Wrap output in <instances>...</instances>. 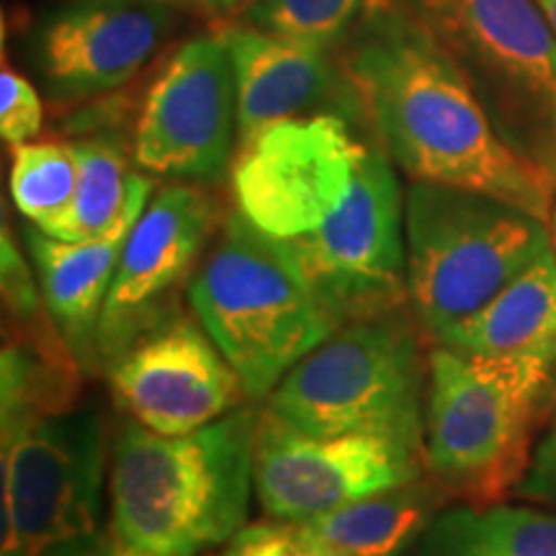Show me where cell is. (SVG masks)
I'll return each instance as SVG.
<instances>
[{
	"label": "cell",
	"mask_w": 556,
	"mask_h": 556,
	"mask_svg": "<svg viewBox=\"0 0 556 556\" xmlns=\"http://www.w3.org/2000/svg\"><path fill=\"white\" fill-rule=\"evenodd\" d=\"M3 556H114L103 523L106 420L96 402L58 413H0Z\"/></svg>",
	"instance_id": "cell-7"
},
{
	"label": "cell",
	"mask_w": 556,
	"mask_h": 556,
	"mask_svg": "<svg viewBox=\"0 0 556 556\" xmlns=\"http://www.w3.org/2000/svg\"><path fill=\"white\" fill-rule=\"evenodd\" d=\"M368 144L361 127L338 114L270 124L238 148L235 208L270 238H302L348 199Z\"/></svg>",
	"instance_id": "cell-10"
},
{
	"label": "cell",
	"mask_w": 556,
	"mask_h": 556,
	"mask_svg": "<svg viewBox=\"0 0 556 556\" xmlns=\"http://www.w3.org/2000/svg\"><path fill=\"white\" fill-rule=\"evenodd\" d=\"M258 422L255 402L186 435H160L127 417L109 458L116 546L150 556H201L225 546L248 526Z\"/></svg>",
	"instance_id": "cell-2"
},
{
	"label": "cell",
	"mask_w": 556,
	"mask_h": 556,
	"mask_svg": "<svg viewBox=\"0 0 556 556\" xmlns=\"http://www.w3.org/2000/svg\"><path fill=\"white\" fill-rule=\"evenodd\" d=\"M287 242L336 328L409 304L405 191L379 144H368L338 212Z\"/></svg>",
	"instance_id": "cell-9"
},
{
	"label": "cell",
	"mask_w": 556,
	"mask_h": 556,
	"mask_svg": "<svg viewBox=\"0 0 556 556\" xmlns=\"http://www.w3.org/2000/svg\"><path fill=\"white\" fill-rule=\"evenodd\" d=\"M462 70L503 142L556 189V37L533 0H400Z\"/></svg>",
	"instance_id": "cell-8"
},
{
	"label": "cell",
	"mask_w": 556,
	"mask_h": 556,
	"mask_svg": "<svg viewBox=\"0 0 556 556\" xmlns=\"http://www.w3.org/2000/svg\"><path fill=\"white\" fill-rule=\"evenodd\" d=\"M219 37L238 83V148L270 124L312 114H338L368 129L364 103L332 52L270 37L240 21Z\"/></svg>",
	"instance_id": "cell-16"
},
{
	"label": "cell",
	"mask_w": 556,
	"mask_h": 556,
	"mask_svg": "<svg viewBox=\"0 0 556 556\" xmlns=\"http://www.w3.org/2000/svg\"><path fill=\"white\" fill-rule=\"evenodd\" d=\"M73 148L80 165L78 191L65 217L45 232L65 242L106 235L127 212L137 180V170H129L127 152L114 139H80Z\"/></svg>",
	"instance_id": "cell-21"
},
{
	"label": "cell",
	"mask_w": 556,
	"mask_h": 556,
	"mask_svg": "<svg viewBox=\"0 0 556 556\" xmlns=\"http://www.w3.org/2000/svg\"><path fill=\"white\" fill-rule=\"evenodd\" d=\"M219 206L193 184L165 186L124 242L99 323L101 371L124 348L180 315V296L219 232Z\"/></svg>",
	"instance_id": "cell-12"
},
{
	"label": "cell",
	"mask_w": 556,
	"mask_h": 556,
	"mask_svg": "<svg viewBox=\"0 0 556 556\" xmlns=\"http://www.w3.org/2000/svg\"><path fill=\"white\" fill-rule=\"evenodd\" d=\"M479 356L536 358L556 366V250L513 278L475 315L435 340Z\"/></svg>",
	"instance_id": "cell-18"
},
{
	"label": "cell",
	"mask_w": 556,
	"mask_h": 556,
	"mask_svg": "<svg viewBox=\"0 0 556 556\" xmlns=\"http://www.w3.org/2000/svg\"><path fill=\"white\" fill-rule=\"evenodd\" d=\"M516 495L556 507V417L552 428L539 441V446L533 448L531 467H528Z\"/></svg>",
	"instance_id": "cell-26"
},
{
	"label": "cell",
	"mask_w": 556,
	"mask_h": 556,
	"mask_svg": "<svg viewBox=\"0 0 556 556\" xmlns=\"http://www.w3.org/2000/svg\"><path fill=\"white\" fill-rule=\"evenodd\" d=\"M405 245L409 309L428 343H435L554 250V235L546 219L503 199L409 184Z\"/></svg>",
	"instance_id": "cell-6"
},
{
	"label": "cell",
	"mask_w": 556,
	"mask_h": 556,
	"mask_svg": "<svg viewBox=\"0 0 556 556\" xmlns=\"http://www.w3.org/2000/svg\"><path fill=\"white\" fill-rule=\"evenodd\" d=\"M73 142H26L13 148L11 199L29 225L47 232L65 217L78 191Z\"/></svg>",
	"instance_id": "cell-22"
},
{
	"label": "cell",
	"mask_w": 556,
	"mask_h": 556,
	"mask_svg": "<svg viewBox=\"0 0 556 556\" xmlns=\"http://www.w3.org/2000/svg\"><path fill=\"white\" fill-rule=\"evenodd\" d=\"M371 0H248L240 24L270 37L336 52L356 29Z\"/></svg>",
	"instance_id": "cell-23"
},
{
	"label": "cell",
	"mask_w": 556,
	"mask_h": 556,
	"mask_svg": "<svg viewBox=\"0 0 556 556\" xmlns=\"http://www.w3.org/2000/svg\"><path fill=\"white\" fill-rule=\"evenodd\" d=\"M150 193L152 176L137 173L127 212L101 238L65 242L50 238L34 225L24 229V242L37 268L47 312L88 377L101 371L99 323L103 304L114 281L116 263L122 258L124 242L131 227L137 225L139 214L148 206Z\"/></svg>",
	"instance_id": "cell-17"
},
{
	"label": "cell",
	"mask_w": 556,
	"mask_h": 556,
	"mask_svg": "<svg viewBox=\"0 0 556 556\" xmlns=\"http://www.w3.org/2000/svg\"><path fill=\"white\" fill-rule=\"evenodd\" d=\"M533 3H536L539 11L544 13L548 29H552L554 37H556V0H533Z\"/></svg>",
	"instance_id": "cell-27"
},
{
	"label": "cell",
	"mask_w": 556,
	"mask_h": 556,
	"mask_svg": "<svg viewBox=\"0 0 556 556\" xmlns=\"http://www.w3.org/2000/svg\"><path fill=\"white\" fill-rule=\"evenodd\" d=\"M114 556H150V554H139V552H127V548L116 546V554Z\"/></svg>",
	"instance_id": "cell-29"
},
{
	"label": "cell",
	"mask_w": 556,
	"mask_h": 556,
	"mask_svg": "<svg viewBox=\"0 0 556 556\" xmlns=\"http://www.w3.org/2000/svg\"><path fill=\"white\" fill-rule=\"evenodd\" d=\"M197 3H208V5H232V3H240V0H197Z\"/></svg>",
	"instance_id": "cell-28"
},
{
	"label": "cell",
	"mask_w": 556,
	"mask_h": 556,
	"mask_svg": "<svg viewBox=\"0 0 556 556\" xmlns=\"http://www.w3.org/2000/svg\"><path fill=\"white\" fill-rule=\"evenodd\" d=\"M41 122H45V106H41L39 90L29 78L5 65L0 73V135H3V142L13 148L31 142L41 131Z\"/></svg>",
	"instance_id": "cell-25"
},
{
	"label": "cell",
	"mask_w": 556,
	"mask_h": 556,
	"mask_svg": "<svg viewBox=\"0 0 556 556\" xmlns=\"http://www.w3.org/2000/svg\"><path fill=\"white\" fill-rule=\"evenodd\" d=\"M193 317L245 387L263 402L309 351L336 332L287 240H276L238 208L189 283Z\"/></svg>",
	"instance_id": "cell-4"
},
{
	"label": "cell",
	"mask_w": 556,
	"mask_h": 556,
	"mask_svg": "<svg viewBox=\"0 0 556 556\" xmlns=\"http://www.w3.org/2000/svg\"><path fill=\"white\" fill-rule=\"evenodd\" d=\"M554 384L556 366L544 361L430 343L422 441L428 475L448 497L471 505L516 495Z\"/></svg>",
	"instance_id": "cell-3"
},
{
	"label": "cell",
	"mask_w": 556,
	"mask_h": 556,
	"mask_svg": "<svg viewBox=\"0 0 556 556\" xmlns=\"http://www.w3.org/2000/svg\"><path fill=\"white\" fill-rule=\"evenodd\" d=\"M127 417L160 435H186L245 405V387L197 317L176 315L103 366Z\"/></svg>",
	"instance_id": "cell-14"
},
{
	"label": "cell",
	"mask_w": 556,
	"mask_h": 556,
	"mask_svg": "<svg viewBox=\"0 0 556 556\" xmlns=\"http://www.w3.org/2000/svg\"><path fill=\"white\" fill-rule=\"evenodd\" d=\"M554 250H556V208H554Z\"/></svg>",
	"instance_id": "cell-30"
},
{
	"label": "cell",
	"mask_w": 556,
	"mask_h": 556,
	"mask_svg": "<svg viewBox=\"0 0 556 556\" xmlns=\"http://www.w3.org/2000/svg\"><path fill=\"white\" fill-rule=\"evenodd\" d=\"M407 556H556V513L523 505H454Z\"/></svg>",
	"instance_id": "cell-20"
},
{
	"label": "cell",
	"mask_w": 556,
	"mask_h": 556,
	"mask_svg": "<svg viewBox=\"0 0 556 556\" xmlns=\"http://www.w3.org/2000/svg\"><path fill=\"white\" fill-rule=\"evenodd\" d=\"M448 500L426 471L302 523L340 556H407Z\"/></svg>",
	"instance_id": "cell-19"
},
{
	"label": "cell",
	"mask_w": 556,
	"mask_h": 556,
	"mask_svg": "<svg viewBox=\"0 0 556 556\" xmlns=\"http://www.w3.org/2000/svg\"><path fill=\"white\" fill-rule=\"evenodd\" d=\"M338 58L409 184L486 193L548 222L554 186L507 148L462 70L400 0H371Z\"/></svg>",
	"instance_id": "cell-1"
},
{
	"label": "cell",
	"mask_w": 556,
	"mask_h": 556,
	"mask_svg": "<svg viewBox=\"0 0 556 556\" xmlns=\"http://www.w3.org/2000/svg\"><path fill=\"white\" fill-rule=\"evenodd\" d=\"M217 556H340L312 536L299 520H276L240 528Z\"/></svg>",
	"instance_id": "cell-24"
},
{
	"label": "cell",
	"mask_w": 556,
	"mask_h": 556,
	"mask_svg": "<svg viewBox=\"0 0 556 556\" xmlns=\"http://www.w3.org/2000/svg\"><path fill=\"white\" fill-rule=\"evenodd\" d=\"M238 83L219 34L186 41L148 90L131 160L148 176L217 180L238 144Z\"/></svg>",
	"instance_id": "cell-11"
},
{
	"label": "cell",
	"mask_w": 556,
	"mask_h": 556,
	"mask_svg": "<svg viewBox=\"0 0 556 556\" xmlns=\"http://www.w3.org/2000/svg\"><path fill=\"white\" fill-rule=\"evenodd\" d=\"M428 471L426 454L387 435H309L261 407L255 495L268 518L309 520Z\"/></svg>",
	"instance_id": "cell-13"
},
{
	"label": "cell",
	"mask_w": 556,
	"mask_h": 556,
	"mask_svg": "<svg viewBox=\"0 0 556 556\" xmlns=\"http://www.w3.org/2000/svg\"><path fill=\"white\" fill-rule=\"evenodd\" d=\"M170 26L168 0H67L41 18L31 60L50 99H96L135 78Z\"/></svg>",
	"instance_id": "cell-15"
},
{
	"label": "cell",
	"mask_w": 556,
	"mask_h": 556,
	"mask_svg": "<svg viewBox=\"0 0 556 556\" xmlns=\"http://www.w3.org/2000/svg\"><path fill=\"white\" fill-rule=\"evenodd\" d=\"M413 309L343 325L263 400V409L309 435L371 433L422 448L428 356Z\"/></svg>",
	"instance_id": "cell-5"
}]
</instances>
